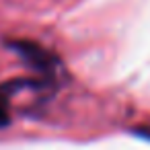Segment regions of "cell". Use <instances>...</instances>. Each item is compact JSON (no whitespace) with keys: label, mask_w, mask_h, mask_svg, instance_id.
Wrapping results in <instances>:
<instances>
[{"label":"cell","mask_w":150,"mask_h":150,"mask_svg":"<svg viewBox=\"0 0 150 150\" xmlns=\"http://www.w3.org/2000/svg\"><path fill=\"white\" fill-rule=\"evenodd\" d=\"M56 84V78L37 76V78H15L0 84V129L11 125V99L23 91H39L43 86Z\"/></svg>","instance_id":"obj_2"},{"label":"cell","mask_w":150,"mask_h":150,"mask_svg":"<svg viewBox=\"0 0 150 150\" xmlns=\"http://www.w3.org/2000/svg\"><path fill=\"white\" fill-rule=\"evenodd\" d=\"M6 45L31 68V70H37L41 76H50V78H56V72L62 68L60 60L56 54L47 52L45 47H41L39 43L35 41H6Z\"/></svg>","instance_id":"obj_1"},{"label":"cell","mask_w":150,"mask_h":150,"mask_svg":"<svg viewBox=\"0 0 150 150\" xmlns=\"http://www.w3.org/2000/svg\"><path fill=\"white\" fill-rule=\"evenodd\" d=\"M132 134L150 142V123H148V125H138V127H134V129H132Z\"/></svg>","instance_id":"obj_3"}]
</instances>
